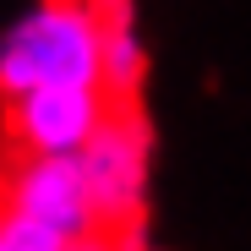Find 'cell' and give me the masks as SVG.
Returning a JSON list of instances; mask_svg holds the SVG:
<instances>
[{"label":"cell","mask_w":251,"mask_h":251,"mask_svg":"<svg viewBox=\"0 0 251 251\" xmlns=\"http://www.w3.org/2000/svg\"><path fill=\"white\" fill-rule=\"evenodd\" d=\"M142 71H148V55L137 44L131 22H104V44H99V88L115 99V104H131L137 88H142Z\"/></svg>","instance_id":"obj_5"},{"label":"cell","mask_w":251,"mask_h":251,"mask_svg":"<svg viewBox=\"0 0 251 251\" xmlns=\"http://www.w3.org/2000/svg\"><path fill=\"white\" fill-rule=\"evenodd\" d=\"M104 22L88 0H38L0 38V99L38 88H99Z\"/></svg>","instance_id":"obj_1"},{"label":"cell","mask_w":251,"mask_h":251,"mask_svg":"<svg viewBox=\"0 0 251 251\" xmlns=\"http://www.w3.org/2000/svg\"><path fill=\"white\" fill-rule=\"evenodd\" d=\"M0 202L60 240L104 229L76 153H11V164L0 170Z\"/></svg>","instance_id":"obj_3"},{"label":"cell","mask_w":251,"mask_h":251,"mask_svg":"<svg viewBox=\"0 0 251 251\" xmlns=\"http://www.w3.org/2000/svg\"><path fill=\"white\" fill-rule=\"evenodd\" d=\"M99 22H131V0H88Z\"/></svg>","instance_id":"obj_8"},{"label":"cell","mask_w":251,"mask_h":251,"mask_svg":"<svg viewBox=\"0 0 251 251\" xmlns=\"http://www.w3.org/2000/svg\"><path fill=\"white\" fill-rule=\"evenodd\" d=\"M104 88H38L6 99V137L17 153H82L109 115Z\"/></svg>","instance_id":"obj_4"},{"label":"cell","mask_w":251,"mask_h":251,"mask_svg":"<svg viewBox=\"0 0 251 251\" xmlns=\"http://www.w3.org/2000/svg\"><path fill=\"white\" fill-rule=\"evenodd\" d=\"M66 251H131L120 235H109V229H93V235H82V240H71Z\"/></svg>","instance_id":"obj_7"},{"label":"cell","mask_w":251,"mask_h":251,"mask_svg":"<svg viewBox=\"0 0 251 251\" xmlns=\"http://www.w3.org/2000/svg\"><path fill=\"white\" fill-rule=\"evenodd\" d=\"M148 158H153V131H148V120L131 104H109L104 126L88 137V148L76 153L82 175H88V191H93V207H99V224L109 235H120V240L142 224Z\"/></svg>","instance_id":"obj_2"},{"label":"cell","mask_w":251,"mask_h":251,"mask_svg":"<svg viewBox=\"0 0 251 251\" xmlns=\"http://www.w3.org/2000/svg\"><path fill=\"white\" fill-rule=\"evenodd\" d=\"M71 240H60V235H50V229H38L33 219H22V213H11L6 202H0V251H66Z\"/></svg>","instance_id":"obj_6"}]
</instances>
